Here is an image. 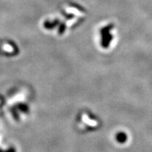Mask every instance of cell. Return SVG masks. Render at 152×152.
<instances>
[{
    "instance_id": "6da1fadb",
    "label": "cell",
    "mask_w": 152,
    "mask_h": 152,
    "mask_svg": "<svg viewBox=\"0 0 152 152\" xmlns=\"http://www.w3.org/2000/svg\"><path fill=\"white\" fill-rule=\"evenodd\" d=\"M117 140H119L120 142H124L126 140V135H124V133H120L119 135L117 136Z\"/></svg>"
},
{
    "instance_id": "7a4b0ae2",
    "label": "cell",
    "mask_w": 152,
    "mask_h": 152,
    "mask_svg": "<svg viewBox=\"0 0 152 152\" xmlns=\"http://www.w3.org/2000/svg\"><path fill=\"white\" fill-rule=\"evenodd\" d=\"M0 152H3V151H1V150H0ZM7 152H14V151H13V150H10V151H7Z\"/></svg>"
}]
</instances>
